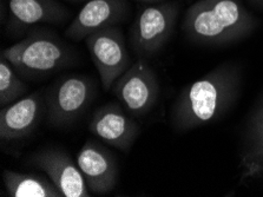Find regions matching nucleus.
<instances>
[{
    "mask_svg": "<svg viewBox=\"0 0 263 197\" xmlns=\"http://www.w3.org/2000/svg\"><path fill=\"white\" fill-rule=\"evenodd\" d=\"M23 76H45L74 64L76 52L50 31L35 30L26 35Z\"/></svg>",
    "mask_w": 263,
    "mask_h": 197,
    "instance_id": "obj_6",
    "label": "nucleus"
},
{
    "mask_svg": "<svg viewBox=\"0 0 263 197\" xmlns=\"http://www.w3.org/2000/svg\"><path fill=\"white\" fill-rule=\"evenodd\" d=\"M118 103H107L93 112L89 130L110 147L127 152L136 142L141 128Z\"/></svg>",
    "mask_w": 263,
    "mask_h": 197,
    "instance_id": "obj_8",
    "label": "nucleus"
},
{
    "mask_svg": "<svg viewBox=\"0 0 263 197\" xmlns=\"http://www.w3.org/2000/svg\"><path fill=\"white\" fill-rule=\"evenodd\" d=\"M85 43L103 90L110 91L115 82L133 65L124 34L118 26H109L87 35Z\"/></svg>",
    "mask_w": 263,
    "mask_h": 197,
    "instance_id": "obj_5",
    "label": "nucleus"
},
{
    "mask_svg": "<svg viewBox=\"0 0 263 197\" xmlns=\"http://www.w3.org/2000/svg\"><path fill=\"white\" fill-rule=\"evenodd\" d=\"M3 181L10 197H63L61 190L46 175L5 170Z\"/></svg>",
    "mask_w": 263,
    "mask_h": 197,
    "instance_id": "obj_15",
    "label": "nucleus"
},
{
    "mask_svg": "<svg viewBox=\"0 0 263 197\" xmlns=\"http://www.w3.org/2000/svg\"><path fill=\"white\" fill-rule=\"evenodd\" d=\"M240 169L242 181L263 178V95L243 132Z\"/></svg>",
    "mask_w": 263,
    "mask_h": 197,
    "instance_id": "obj_14",
    "label": "nucleus"
},
{
    "mask_svg": "<svg viewBox=\"0 0 263 197\" xmlns=\"http://www.w3.org/2000/svg\"><path fill=\"white\" fill-rule=\"evenodd\" d=\"M41 92H32L0 111V138L7 142L24 139L35 130L44 112Z\"/></svg>",
    "mask_w": 263,
    "mask_h": 197,
    "instance_id": "obj_12",
    "label": "nucleus"
},
{
    "mask_svg": "<svg viewBox=\"0 0 263 197\" xmlns=\"http://www.w3.org/2000/svg\"><path fill=\"white\" fill-rule=\"evenodd\" d=\"M241 74L223 64L182 91L171 111L175 130L189 131L220 117L234 103L240 90Z\"/></svg>",
    "mask_w": 263,
    "mask_h": 197,
    "instance_id": "obj_1",
    "label": "nucleus"
},
{
    "mask_svg": "<svg viewBox=\"0 0 263 197\" xmlns=\"http://www.w3.org/2000/svg\"><path fill=\"white\" fill-rule=\"evenodd\" d=\"M31 163L45 172L63 197H90L91 192L86 186L77 162L61 149H45L31 157Z\"/></svg>",
    "mask_w": 263,
    "mask_h": 197,
    "instance_id": "obj_9",
    "label": "nucleus"
},
{
    "mask_svg": "<svg viewBox=\"0 0 263 197\" xmlns=\"http://www.w3.org/2000/svg\"><path fill=\"white\" fill-rule=\"evenodd\" d=\"M136 2H141V3H145V4H157V3L165 2V0H136Z\"/></svg>",
    "mask_w": 263,
    "mask_h": 197,
    "instance_id": "obj_18",
    "label": "nucleus"
},
{
    "mask_svg": "<svg viewBox=\"0 0 263 197\" xmlns=\"http://www.w3.org/2000/svg\"><path fill=\"white\" fill-rule=\"evenodd\" d=\"M13 67L5 60H0V104L2 108L10 105L26 94L27 86L15 74Z\"/></svg>",
    "mask_w": 263,
    "mask_h": 197,
    "instance_id": "obj_16",
    "label": "nucleus"
},
{
    "mask_svg": "<svg viewBox=\"0 0 263 197\" xmlns=\"http://www.w3.org/2000/svg\"><path fill=\"white\" fill-rule=\"evenodd\" d=\"M256 26L238 0H198L186 11L182 27L193 42L218 46L248 37Z\"/></svg>",
    "mask_w": 263,
    "mask_h": 197,
    "instance_id": "obj_2",
    "label": "nucleus"
},
{
    "mask_svg": "<svg viewBox=\"0 0 263 197\" xmlns=\"http://www.w3.org/2000/svg\"><path fill=\"white\" fill-rule=\"evenodd\" d=\"M129 12L127 0H87L64 34L74 42L85 40L96 31L123 23Z\"/></svg>",
    "mask_w": 263,
    "mask_h": 197,
    "instance_id": "obj_11",
    "label": "nucleus"
},
{
    "mask_svg": "<svg viewBox=\"0 0 263 197\" xmlns=\"http://www.w3.org/2000/svg\"><path fill=\"white\" fill-rule=\"evenodd\" d=\"M95 84L87 76L72 75L58 79L47 90L45 112L52 127L72 124L92 102Z\"/></svg>",
    "mask_w": 263,
    "mask_h": 197,
    "instance_id": "obj_4",
    "label": "nucleus"
},
{
    "mask_svg": "<svg viewBox=\"0 0 263 197\" xmlns=\"http://www.w3.org/2000/svg\"><path fill=\"white\" fill-rule=\"evenodd\" d=\"M178 11V4L175 2L143 7L130 29V45L136 56L145 59L162 50L173 34Z\"/></svg>",
    "mask_w": 263,
    "mask_h": 197,
    "instance_id": "obj_3",
    "label": "nucleus"
},
{
    "mask_svg": "<svg viewBox=\"0 0 263 197\" xmlns=\"http://www.w3.org/2000/svg\"><path fill=\"white\" fill-rule=\"evenodd\" d=\"M66 2H69V3H82V2H85V0H66Z\"/></svg>",
    "mask_w": 263,
    "mask_h": 197,
    "instance_id": "obj_19",
    "label": "nucleus"
},
{
    "mask_svg": "<svg viewBox=\"0 0 263 197\" xmlns=\"http://www.w3.org/2000/svg\"><path fill=\"white\" fill-rule=\"evenodd\" d=\"M111 91L127 114L139 117L156 104L159 83L155 71L141 58L115 82Z\"/></svg>",
    "mask_w": 263,
    "mask_h": 197,
    "instance_id": "obj_7",
    "label": "nucleus"
},
{
    "mask_svg": "<svg viewBox=\"0 0 263 197\" xmlns=\"http://www.w3.org/2000/svg\"><path fill=\"white\" fill-rule=\"evenodd\" d=\"M9 26L12 31H25L37 24H63L71 17L70 11L58 0H6Z\"/></svg>",
    "mask_w": 263,
    "mask_h": 197,
    "instance_id": "obj_13",
    "label": "nucleus"
},
{
    "mask_svg": "<svg viewBox=\"0 0 263 197\" xmlns=\"http://www.w3.org/2000/svg\"><path fill=\"white\" fill-rule=\"evenodd\" d=\"M86 186L95 195L111 192L118 181V164L112 152L97 140L87 139L77 155Z\"/></svg>",
    "mask_w": 263,
    "mask_h": 197,
    "instance_id": "obj_10",
    "label": "nucleus"
},
{
    "mask_svg": "<svg viewBox=\"0 0 263 197\" xmlns=\"http://www.w3.org/2000/svg\"><path fill=\"white\" fill-rule=\"evenodd\" d=\"M27 40L26 37L19 40L13 45L10 47H6L2 51V59L5 60L6 63H9L13 69L22 74L23 70V62H24V52H25Z\"/></svg>",
    "mask_w": 263,
    "mask_h": 197,
    "instance_id": "obj_17",
    "label": "nucleus"
},
{
    "mask_svg": "<svg viewBox=\"0 0 263 197\" xmlns=\"http://www.w3.org/2000/svg\"><path fill=\"white\" fill-rule=\"evenodd\" d=\"M252 2L256 3V4H260V5H263V0H252Z\"/></svg>",
    "mask_w": 263,
    "mask_h": 197,
    "instance_id": "obj_20",
    "label": "nucleus"
}]
</instances>
